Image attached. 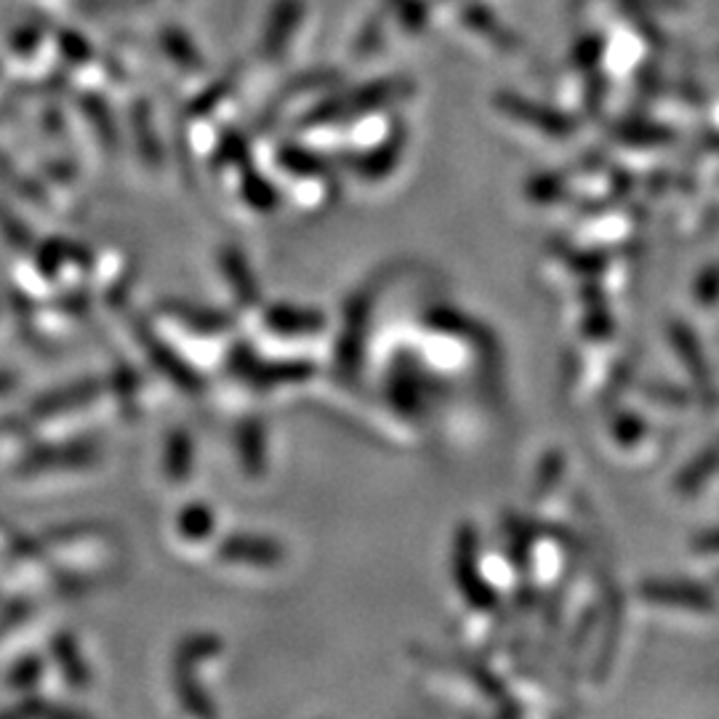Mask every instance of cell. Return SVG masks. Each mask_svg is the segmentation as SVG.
Segmentation results:
<instances>
[{
	"label": "cell",
	"instance_id": "cell-1",
	"mask_svg": "<svg viewBox=\"0 0 719 719\" xmlns=\"http://www.w3.org/2000/svg\"><path fill=\"white\" fill-rule=\"evenodd\" d=\"M224 555L232 557V559H267V557H275L272 546H267L264 541H230V544L224 546Z\"/></svg>",
	"mask_w": 719,
	"mask_h": 719
},
{
	"label": "cell",
	"instance_id": "cell-2",
	"mask_svg": "<svg viewBox=\"0 0 719 719\" xmlns=\"http://www.w3.org/2000/svg\"><path fill=\"white\" fill-rule=\"evenodd\" d=\"M14 390V379L9 376V373L0 371V395H5V392Z\"/></svg>",
	"mask_w": 719,
	"mask_h": 719
}]
</instances>
